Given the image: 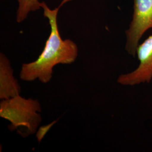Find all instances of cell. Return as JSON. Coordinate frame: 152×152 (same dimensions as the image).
<instances>
[{
  "instance_id": "cell-3",
  "label": "cell",
  "mask_w": 152,
  "mask_h": 152,
  "mask_svg": "<svg viewBox=\"0 0 152 152\" xmlns=\"http://www.w3.org/2000/svg\"><path fill=\"white\" fill-rule=\"evenodd\" d=\"M132 19L126 31V50L135 56L142 36L152 28V0H134Z\"/></svg>"
},
{
  "instance_id": "cell-1",
  "label": "cell",
  "mask_w": 152,
  "mask_h": 152,
  "mask_svg": "<svg viewBox=\"0 0 152 152\" xmlns=\"http://www.w3.org/2000/svg\"><path fill=\"white\" fill-rule=\"evenodd\" d=\"M71 0H63L60 5L51 9L45 2H41L44 15L49 20L51 32L44 49L37 60L22 65L20 77L24 81L36 80L47 83L53 78V68L58 64H70L76 60L78 49L76 43L70 39L63 40L60 36L57 17L60 7Z\"/></svg>"
},
{
  "instance_id": "cell-4",
  "label": "cell",
  "mask_w": 152,
  "mask_h": 152,
  "mask_svg": "<svg viewBox=\"0 0 152 152\" xmlns=\"http://www.w3.org/2000/svg\"><path fill=\"white\" fill-rule=\"evenodd\" d=\"M136 55L139 64L134 71L121 75L117 82L124 86L149 83L152 80V35L137 46Z\"/></svg>"
},
{
  "instance_id": "cell-2",
  "label": "cell",
  "mask_w": 152,
  "mask_h": 152,
  "mask_svg": "<svg viewBox=\"0 0 152 152\" xmlns=\"http://www.w3.org/2000/svg\"><path fill=\"white\" fill-rule=\"evenodd\" d=\"M41 112L38 100L26 99L20 95L2 100L0 103V117L10 122V130L25 129L27 135L36 132L42 121Z\"/></svg>"
},
{
  "instance_id": "cell-5",
  "label": "cell",
  "mask_w": 152,
  "mask_h": 152,
  "mask_svg": "<svg viewBox=\"0 0 152 152\" xmlns=\"http://www.w3.org/2000/svg\"><path fill=\"white\" fill-rule=\"evenodd\" d=\"M11 63L5 55L0 54V99L1 100L20 95L21 88L13 75Z\"/></svg>"
},
{
  "instance_id": "cell-6",
  "label": "cell",
  "mask_w": 152,
  "mask_h": 152,
  "mask_svg": "<svg viewBox=\"0 0 152 152\" xmlns=\"http://www.w3.org/2000/svg\"><path fill=\"white\" fill-rule=\"evenodd\" d=\"M19 2L18 8L16 12V20L18 23L24 21L32 12L39 10L41 2L38 0H18Z\"/></svg>"
}]
</instances>
